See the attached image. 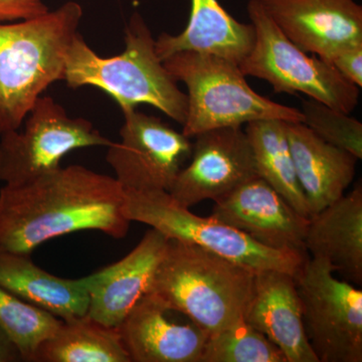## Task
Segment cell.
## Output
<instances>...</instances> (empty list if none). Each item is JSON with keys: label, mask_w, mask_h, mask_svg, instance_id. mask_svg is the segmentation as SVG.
I'll use <instances>...</instances> for the list:
<instances>
[{"label": "cell", "mask_w": 362, "mask_h": 362, "mask_svg": "<svg viewBox=\"0 0 362 362\" xmlns=\"http://www.w3.org/2000/svg\"><path fill=\"white\" fill-rule=\"evenodd\" d=\"M124 188L115 177L82 165L59 168L0 189V250L32 254L47 240L81 230L124 239Z\"/></svg>", "instance_id": "obj_1"}, {"label": "cell", "mask_w": 362, "mask_h": 362, "mask_svg": "<svg viewBox=\"0 0 362 362\" xmlns=\"http://www.w3.org/2000/svg\"><path fill=\"white\" fill-rule=\"evenodd\" d=\"M82 18L81 4L68 1L35 18L0 23V136L18 129L42 93L64 81Z\"/></svg>", "instance_id": "obj_2"}, {"label": "cell", "mask_w": 362, "mask_h": 362, "mask_svg": "<svg viewBox=\"0 0 362 362\" xmlns=\"http://www.w3.org/2000/svg\"><path fill=\"white\" fill-rule=\"evenodd\" d=\"M125 49L103 58L90 49L80 33L66 57L65 78L73 89L90 86L109 95L121 110L147 104L183 125L187 96L158 58L156 40L141 16L135 13L125 28Z\"/></svg>", "instance_id": "obj_3"}, {"label": "cell", "mask_w": 362, "mask_h": 362, "mask_svg": "<svg viewBox=\"0 0 362 362\" xmlns=\"http://www.w3.org/2000/svg\"><path fill=\"white\" fill-rule=\"evenodd\" d=\"M255 274L197 245L169 240L149 292L209 335L245 320Z\"/></svg>", "instance_id": "obj_4"}, {"label": "cell", "mask_w": 362, "mask_h": 362, "mask_svg": "<svg viewBox=\"0 0 362 362\" xmlns=\"http://www.w3.org/2000/svg\"><path fill=\"white\" fill-rule=\"evenodd\" d=\"M163 65L187 89V115L182 133L194 138L214 128L279 119L303 123L302 112L261 96L250 87L239 65L221 57L180 52Z\"/></svg>", "instance_id": "obj_5"}, {"label": "cell", "mask_w": 362, "mask_h": 362, "mask_svg": "<svg viewBox=\"0 0 362 362\" xmlns=\"http://www.w3.org/2000/svg\"><path fill=\"white\" fill-rule=\"evenodd\" d=\"M123 213L130 223H145L169 240L197 245L255 273L278 270L296 276L309 257L270 249L214 216H197L165 190L124 189Z\"/></svg>", "instance_id": "obj_6"}, {"label": "cell", "mask_w": 362, "mask_h": 362, "mask_svg": "<svg viewBox=\"0 0 362 362\" xmlns=\"http://www.w3.org/2000/svg\"><path fill=\"white\" fill-rule=\"evenodd\" d=\"M247 8L256 37L251 52L239 65L245 76L266 81L276 93H302L343 113L356 109L358 87L343 78L328 62L309 57L293 44L259 0H250Z\"/></svg>", "instance_id": "obj_7"}, {"label": "cell", "mask_w": 362, "mask_h": 362, "mask_svg": "<svg viewBox=\"0 0 362 362\" xmlns=\"http://www.w3.org/2000/svg\"><path fill=\"white\" fill-rule=\"evenodd\" d=\"M112 142L87 119L71 118L52 97L40 96L18 129L0 136V182H28L61 168L74 150Z\"/></svg>", "instance_id": "obj_8"}, {"label": "cell", "mask_w": 362, "mask_h": 362, "mask_svg": "<svg viewBox=\"0 0 362 362\" xmlns=\"http://www.w3.org/2000/svg\"><path fill=\"white\" fill-rule=\"evenodd\" d=\"M308 258L295 276L307 337L319 362L362 361V291Z\"/></svg>", "instance_id": "obj_9"}, {"label": "cell", "mask_w": 362, "mask_h": 362, "mask_svg": "<svg viewBox=\"0 0 362 362\" xmlns=\"http://www.w3.org/2000/svg\"><path fill=\"white\" fill-rule=\"evenodd\" d=\"M120 141L107 147L106 160L124 189L169 192L192 151V138L160 118L136 109L122 112Z\"/></svg>", "instance_id": "obj_10"}, {"label": "cell", "mask_w": 362, "mask_h": 362, "mask_svg": "<svg viewBox=\"0 0 362 362\" xmlns=\"http://www.w3.org/2000/svg\"><path fill=\"white\" fill-rule=\"evenodd\" d=\"M194 138L189 163L168 192L180 206L190 209L202 202L218 201L258 177L251 143L242 126L214 128Z\"/></svg>", "instance_id": "obj_11"}, {"label": "cell", "mask_w": 362, "mask_h": 362, "mask_svg": "<svg viewBox=\"0 0 362 362\" xmlns=\"http://www.w3.org/2000/svg\"><path fill=\"white\" fill-rule=\"evenodd\" d=\"M214 202L211 216L246 233L259 244L309 256L305 247L309 218L298 213L259 176Z\"/></svg>", "instance_id": "obj_12"}, {"label": "cell", "mask_w": 362, "mask_h": 362, "mask_svg": "<svg viewBox=\"0 0 362 362\" xmlns=\"http://www.w3.org/2000/svg\"><path fill=\"white\" fill-rule=\"evenodd\" d=\"M293 44L328 62L362 42V7L354 0H259Z\"/></svg>", "instance_id": "obj_13"}, {"label": "cell", "mask_w": 362, "mask_h": 362, "mask_svg": "<svg viewBox=\"0 0 362 362\" xmlns=\"http://www.w3.org/2000/svg\"><path fill=\"white\" fill-rule=\"evenodd\" d=\"M147 292L118 326L131 362H201L209 335L190 319L181 323Z\"/></svg>", "instance_id": "obj_14"}, {"label": "cell", "mask_w": 362, "mask_h": 362, "mask_svg": "<svg viewBox=\"0 0 362 362\" xmlns=\"http://www.w3.org/2000/svg\"><path fill=\"white\" fill-rule=\"evenodd\" d=\"M168 242L166 235L151 228L125 258L87 276V315L104 325L118 327L149 292Z\"/></svg>", "instance_id": "obj_15"}, {"label": "cell", "mask_w": 362, "mask_h": 362, "mask_svg": "<svg viewBox=\"0 0 362 362\" xmlns=\"http://www.w3.org/2000/svg\"><path fill=\"white\" fill-rule=\"evenodd\" d=\"M245 321L274 343L287 362H319L305 331L301 300L292 274L257 272Z\"/></svg>", "instance_id": "obj_16"}, {"label": "cell", "mask_w": 362, "mask_h": 362, "mask_svg": "<svg viewBox=\"0 0 362 362\" xmlns=\"http://www.w3.org/2000/svg\"><path fill=\"white\" fill-rule=\"evenodd\" d=\"M288 140L310 218L344 194L358 159L333 146L302 122L286 121Z\"/></svg>", "instance_id": "obj_17"}, {"label": "cell", "mask_w": 362, "mask_h": 362, "mask_svg": "<svg viewBox=\"0 0 362 362\" xmlns=\"http://www.w3.org/2000/svg\"><path fill=\"white\" fill-rule=\"evenodd\" d=\"M187 28L178 35L163 33L156 40L161 59L180 52L214 54L240 65L255 42L252 23H242L221 6L218 0H190Z\"/></svg>", "instance_id": "obj_18"}, {"label": "cell", "mask_w": 362, "mask_h": 362, "mask_svg": "<svg viewBox=\"0 0 362 362\" xmlns=\"http://www.w3.org/2000/svg\"><path fill=\"white\" fill-rule=\"evenodd\" d=\"M305 247L356 284L362 282V187L343 194L309 218Z\"/></svg>", "instance_id": "obj_19"}, {"label": "cell", "mask_w": 362, "mask_h": 362, "mask_svg": "<svg viewBox=\"0 0 362 362\" xmlns=\"http://www.w3.org/2000/svg\"><path fill=\"white\" fill-rule=\"evenodd\" d=\"M0 286L62 320L87 315L88 278L65 279L35 265L30 255L0 250Z\"/></svg>", "instance_id": "obj_20"}, {"label": "cell", "mask_w": 362, "mask_h": 362, "mask_svg": "<svg viewBox=\"0 0 362 362\" xmlns=\"http://www.w3.org/2000/svg\"><path fill=\"white\" fill-rule=\"evenodd\" d=\"M33 362H131L118 328L84 315L62 320Z\"/></svg>", "instance_id": "obj_21"}, {"label": "cell", "mask_w": 362, "mask_h": 362, "mask_svg": "<svg viewBox=\"0 0 362 362\" xmlns=\"http://www.w3.org/2000/svg\"><path fill=\"white\" fill-rule=\"evenodd\" d=\"M246 125L245 131L251 143L259 177L282 195L298 213L310 218L293 161L286 121L265 119Z\"/></svg>", "instance_id": "obj_22"}, {"label": "cell", "mask_w": 362, "mask_h": 362, "mask_svg": "<svg viewBox=\"0 0 362 362\" xmlns=\"http://www.w3.org/2000/svg\"><path fill=\"white\" fill-rule=\"evenodd\" d=\"M201 362H287L274 343L245 320L209 334Z\"/></svg>", "instance_id": "obj_23"}, {"label": "cell", "mask_w": 362, "mask_h": 362, "mask_svg": "<svg viewBox=\"0 0 362 362\" xmlns=\"http://www.w3.org/2000/svg\"><path fill=\"white\" fill-rule=\"evenodd\" d=\"M61 319L28 304L0 286V326L20 349L23 361H32L42 341L51 337Z\"/></svg>", "instance_id": "obj_24"}, {"label": "cell", "mask_w": 362, "mask_h": 362, "mask_svg": "<svg viewBox=\"0 0 362 362\" xmlns=\"http://www.w3.org/2000/svg\"><path fill=\"white\" fill-rule=\"evenodd\" d=\"M303 123L333 146L362 158V124L350 114L334 110L313 99L302 101Z\"/></svg>", "instance_id": "obj_25"}, {"label": "cell", "mask_w": 362, "mask_h": 362, "mask_svg": "<svg viewBox=\"0 0 362 362\" xmlns=\"http://www.w3.org/2000/svg\"><path fill=\"white\" fill-rule=\"evenodd\" d=\"M351 84L362 86V42L338 52L328 61Z\"/></svg>", "instance_id": "obj_26"}, {"label": "cell", "mask_w": 362, "mask_h": 362, "mask_svg": "<svg viewBox=\"0 0 362 362\" xmlns=\"http://www.w3.org/2000/svg\"><path fill=\"white\" fill-rule=\"evenodd\" d=\"M47 11L42 0H0V23L28 20Z\"/></svg>", "instance_id": "obj_27"}, {"label": "cell", "mask_w": 362, "mask_h": 362, "mask_svg": "<svg viewBox=\"0 0 362 362\" xmlns=\"http://www.w3.org/2000/svg\"><path fill=\"white\" fill-rule=\"evenodd\" d=\"M18 361H23L20 349L6 329L0 326V362Z\"/></svg>", "instance_id": "obj_28"}]
</instances>
